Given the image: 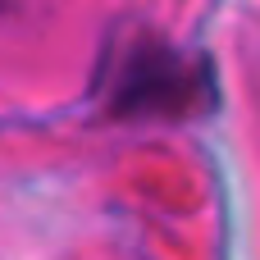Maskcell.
<instances>
[{
  "label": "cell",
  "mask_w": 260,
  "mask_h": 260,
  "mask_svg": "<svg viewBox=\"0 0 260 260\" xmlns=\"http://www.w3.org/2000/svg\"><path fill=\"white\" fill-rule=\"evenodd\" d=\"M215 105H219V82H215L210 55H183L160 37L128 41L105 96V114L128 123L197 119V114H210Z\"/></svg>",
  "instance_id": "6da1fadb"
}]
</instances>
